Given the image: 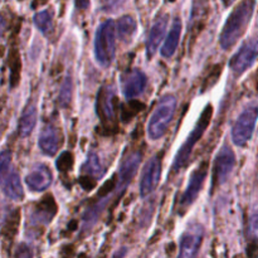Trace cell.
I'll list each match as a JSON object with an SVG mask.
<instances>
[{"instance_id":"1","label":"cell","mask_w":258,"mask_h":258,"mask_svg":"<svg viewBox=\"0 0 258 258\" xmlns=\"http://www.w3.org/2000/svg\"><path fill=\"white\" fill-rule=\"evenodd\" d=\"M256 0H242L229 14L222 29L219 43L224 50H228L241 39L253 15Z\"/></svg>"},{"instance_id":"2","label":"cell","mask_w":258,"mask_h":258,"mask_svg":"<svg viewBox=\"0 0 258 258\" xmlns=\"http://www.w3.org/2000/svg\"><path fill=\"white\" fill-rule=\"evenodd\" d=\"M212 116H213V106L207 105L206 108L203 110V112H202V115L199 116L194 128L191 130V133L189 134L188 138H186L185 143L183 144V146H180L179 151L176 153L173 166H171L174 173L181 170V169L185 168V166L188 165L189 159H190V155L191 153H193L194 148H196L198 141L202 139V136L204 135L206 130L208 128L209 123H211Z\"/></svg>"},{"instance_id":"3","label":"cell","mask_w":258,"mask_h":258,"mask_svg":"<svg viewBox=\"0 0 258 258\" xmlns=\"http://www.w3.org/2000/svg\"><path fill=\"white\" fill-rule=\"evenodd\" d=\"M116 34V24L111 19L101 23L96 30L95 57L102 67H108L115 59Z\"/></svg>"},{"instance_id":"4","label":"cell","mask_w":258,"mask_h":258,"mask_svg":"<svg viewBox=\"0 0 258 258\" xmlns=\"http://www.w3.org/2000/svg\"><path fill=\"white\" fill-rule=\"evenodd\" d=\"M176 110V98L175 96L164 95L159 100L153 115L148 123V136L151 140H158L161 136L165 135L168 131L169 125L174 117Z\"/></svg>"},{"instance_id":"5","label":"cell","mask_w":258,"mask_h":258,"mask_svg":"<svg viewBox=\"0 0 258 258\" xmlns=\"http://www.w3.org/2000/svg\"><path fill=\"white\" fill-rule=\"evenodd\" d=\"M0 173H2V190L7 198L12 201H22L24 198L20 178L12 166V153L4 150L0 158Z\"/></svg>"},{"instance_id":"6","label":"cell","mask_w":258,"mask_h":258,"mask_svg":"<svg viewBox=\"0 0 258 258\" xmlns=\"http://www.w3.org/2000/svg\"><path fill=\"white\" fill-rule=\"evenodd\" d=\"M258 120V105H251L244 108L232 127V140L237 146H244L256 128Z\"/></svg>"},{"instance_id":"7","label":"cell","mask_w":258,"mask_h":258,"mask_svg":"<svg viewBox=\"0 0 258 258\" xmlns=\"http://www.w3.org/2000/svg\"><path fill=\"white\" fill-rule=\"evenodd\" d=\"M258 57V38H251L241 45L231 58L229 67L236 76H241L251 67Z\"/></svg>"},{"instance_id":"8","label":"cell","mask_w":258,"mask_h":258,"mask_svg":"<svg viewBox=\"0 0 258 258\" xmlns=\"http://www.w3.org/2000/svg\"><path fill=\"white\" fill-rule=\"evenodd\" d=\"M236 166V154L229 146H223L213 164V189L226 183Z\"/></svg>"},{"instance_id":"9","label":"cell","mask_w":258,"mask_h":258,"mask_svg":"<svg viewBox=\"0 0 258 258\" xmlns=\"http://www.w3.org/2000/svg\"><path fill=\"white\" fill-rule=\"evenodd\" d=\"M208 168L209 164L207 161H204L190 175L188 186H186L185 191H184L180 199V213H185L186 209L197 201L202 188H203V184L206 181L207 175H208Z\"/></svg>"},{"instance_id":"10","label":"cell","mask_w":258,"mask_h":258,"mask_svg":"<svg viewBox=\"0 0 258 258\" xmlns=\"http://www.w3.org/2000/svg\"><path fill=\"white\" fill-rule=\"evenodd\" d=\"M204 229L201 224H191L180 238L178 258H197L203 243Z\"/></svg>"},{"instance_id":"11","label":"cell","mask_w":258,"mask_h":258,"mask_svg":"<svg viewBox=\"0 0 258 258\" xmlns=\"http://www.w3.org/2000/svg\"><path fill=\"white\" fill-rule=\"evenodd\" d=\"M116 92L112 86L107 85L100 88L96 100V111L103 123L108 125L116 120Z\"/></svg>"},{"instance_id":"12","label":"cell","mask_w":258,"mask_h":258,"mask_svg":"<svg viewBox=\"0 0 258 258\" xmlns=\"http://www.w3.org/2000/svg\"><path fill=\"white\" fill-rule=\"evenodd\" d=\"M122 93L127 100L135 98L144 92L148 85V77L139 68L126 71L120 77Z\"/></svg>"},{"instance_id":"13","label":"cell","mask_w":258,"mask_h":258,"mask_svg":"<svg viewBox=\"0 0 258 258\" xmlns=\"http://www.w3.org/2000/svg\"><path fill=\"white\" fill-rule=\"evenodd\" d=\"M161 175V160L159 155L153 156L143 169L140 181V196L143 198L150 196L158 186Z\"/></svg>"},{"instance_id":"14","label":"cell","mask_w":258,"mask_h":258,"mask_svg":"<svg viewBox=\"0 0 258 258\" xmlns=\"http://www.w3.org/2000/svg\"><path fill=\"white\" fill-rule=\"evenodd\" d=\"M141 158H143V154L140 151H133L122 160L117 174V196H121L135 178L139 166H140Z\"/></svg>"},{"instance_id":"15","label":"cell","mask_w":258,"mask_h":258,"mask_svg":"<svg viewBox=\"0 0 258 258\" xmlns=\"http://www.w3.org/2000/svg\"><path fill=\"white\" fill-rule=\"evenodd\" d=\"M168 20L169 17L166 14H160L154 20L153 25L150 28V32H149L148 39H146V55H148V58L153 57L156 53V50H158L161 39H163L164 34H165Z\"/></svg>"},{"instance_id":"16","label":"cell","mask_w":258,"mask_h":258,"mask_svg":"<svg viewBox=\"0 0 258 258\" xmlns=\"http://www.w3.org/2000/svg\"><path fill=\"white\" fill-rule=\"evenodd\" d=\"M40 150L48 156H53L58 151L60 145V133L54 125L48 123L43 127L38 141Z\"/></svg>"},{"instance_id":"17","label":"cell","mask_w":258,"mask_h":258,"mask_svg":"<svg viewBox=\"0 0 258 258\" xmlns=\"http://www.w3.org/2000/svg\"><path fill=\"white\" fill-rule=\"evenodd\" d=\"M52 171L49 170L47 165H38L37 168L33 169L25 178L28 188L33 191H43L49 188L52 184Z\"/></svg>"},{"instance_id":"18","label":"cell","mask_w":258,"mask_h":258,"mask_svg":"<svg viewBox=\"0 0 258 258\" xmlns=\"http://www.w3.org/2000/svg\"><path fill=\"white\" fill-rule=\"evenodd\" d=\"M55 213H57V206L53 201V197L47 196L33 209L30 221L34 224H48Z\"/></svg>"},{"instance_id":"19","label":"cell","mask_w":258,"mask_h":258,"mask_svg":"<svg viewBox=\"0 0 258 258\" xmlns=\"http://www.w3.org/2000/svg\"><path fill=\"white\" fill-rule=\"evenodd\" d=\"M37 106L29 102L23 110L19 118V123H18V133H19L20 138H28L32 134V131L35 127V123H37Z\"/></svg>"},{"instance_id":"20","label":"cell","mask_w":258,"mask_h":258,"mask_svg":"<svg viewBox=\"0 0 258 258\" xmlns=\"http://www.w3.org/2000/svg\"><path fill=\"white\" fill-rule=\"evenodd\" d=\"M180 34H181V22L179 18H176L173 22L171 25V29L169 32L168 37H166L165 43L161 47V55L165 58L171 57L174 55V53L176 52V48L179 45V40H180Z\"/></svg>"},{"instance_id":"21","label":"cell","mask_w":258,"mask_h":258,"mask_svg":"<svg viewBox=\"0 0 258 258\" xmlns=\"http://www.w3.org/2000/svg\"><path fill=\"white\" fill-rule=\"evenodd\" d=\"M136 30H138V23H136L135 18L131 17V15H123L117 20L116 32H117L118 38L123 43L133 42Z\"/></svg>"},{"instance_id":"22","label":"cell","mask_w":258,"mask_h":258,"mask_svg":"<svg viewBox=\"0 0 258 258\" xmlns=\"http://www.w3.org/2000/svg\"><path fill=\"white\" fill-rule=\"evenodd\" d=\"M82 170L83 173L87 174V179H91V180H95V178L102 176L103 173H105V170H103L102 165L100 163V159H98V156L95 153L88 154L87 160H86Z\"/></svg>"},{"instance_id":"23","label":"cell","mask_w":258,"mask_h":258,"mask_svg":"<svg viewBox=\"0 0 258 258\" xmlns=\"http://www.w3.org/2000/svg\"><path fill=\"white\" fill-rule=\"evenodd\" d=\"M34 24L43 34H48L52 29V14L48 10L37 13L34 15Z\"/></svg>"},{"instance_id":"24","label":"cell","mask_w":258,"mask_h":258,"mask_svg":"<svg viewBox=\"0 0 258 258\" xmlns=\"http://www.w3.org/2000/svg\"><path fill=\"white\" fill-rule=\"evenodd\" d=\"M71 96H72V80L71 77H67L60 86L59 103L62 107H67L70 105Z\"/></svg>"},{"instance_id":"25","label":"cell","mask_w":258,"mask_h":258,"mask_svg":"<svg viewBox=\"0 0 258 258\" xmlns=\"http://www.w3.org/2000/svg\"><path fill=\"white\" fill-rule=\"evenodd\" d=\"M248 233L252 238H258V212L252 214L248 224Z\"/></svg>"},{"instance_id":"26","label":"cell","mask_w":258,"mask_h":258,"mask_svg":"<svg viewBox=\"0 0 258 258\" xmlns=\"http://www.w3.org/2000/svg\"><path fill=\"white\" fill-rule=\"evenodd\" d=\"M15 258H33L32 249H30L29 246H27L25 243L19 244L17 251H15Z\"/></svg>"},{"instance_id":"27","label":"cell","mask_w":258,"mask_h":258,"mask_svg":"<svg viewBox=\"0 0 258 258\" xmlns=\"http://www.w3.org/2000/svg\"><path fill=\"white\" fill-rule=\"evenodd\" d=\"M66 158H67V153H63L62 155L58 158L57 166L59 170H67L68 168H71V166H72V156L70 155V158L68 159H66Z\"/></svg>"},{"instance_id":"28","label":"cell","mask_w":258,"mask_h":258,"mask_svg":"<svg viewBox=\"0 0 258 258\" xmlns=\"http://www.w3.org/2000/svg\"><path fill=\"white\" fill-rule=\"evenodd\" d=\"M121 3V0H106L105 2V9L106 10H112L117 7Z\"/></svg>"},{"instance_id":"29","label":"cell","mask_w":258,"mask_h":258,"mask_svg":"<svg viewBox=\"0 0 258 258\" xmlns=\"http://www.w3.org/2000/svg\"><path fill=\"white\" fill-rule=\"evenodd\" d=\"M126 253H127V248H125V247H122V248L117 249V251L113 253L112 258H125Z\"/></svg>"},{"instance_id":"30","label":"cell","mask_w":258,"mask_h":258,"mask_svg":"<svg viewBox=\"0 0 258 258\" xmlns=\"http://www.w3.org/2000/svg\"><path fill=\"white\" fill-rule=\"evenodd\" d=\"M90 5V0H76V7L78 9H86Z\"/></svg>"},{"instance_id":"31","label":"cell","mask_w":258,"mask_h":258,"mask_svg":"<svg viewBox=\"0 0 258 258\" xmlns=\"http://www.w3.org/2000/svg\"><path fill=\"white\" fill-rule=\"evenodd\" d=\"M222 2H223V4L226 5V7H228V5H231L234 0H222Z\"/></svg>"}]
</instances>
